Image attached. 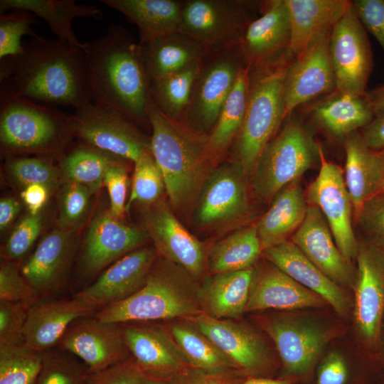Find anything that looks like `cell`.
<instances>
[{
	"mask_svg": "<svg viewBox=\"0 0 384 384\" xmlns=\"http://www.w3.org/2000/svg\"><path fill=\"white\" fill-rule=\"evenodd\" d=\"M0 92L53 106L77 110L92 102L82 48L39 35L23 51L0 60Z\"/></svg>",
	"mask_w": 384,
	"mask_h": 384,
	"instance_id": "cell-1",
	"label": "cell"
},
{
	"mask_svg": "<svg viewBox=\"0 0 384 384\" xmlns=\"http://www.w3.org/2000/svg\"><path fill=\"white\" fill-rule=\"evenodd\" d=\"M82 52L92 102L150 128L151 81L139 42L125 28L111 24L105 34L85 43Z\"/></svg>",
	"mask_w": 384,
	"mask_h": 384,
	"instance_id": "cell-2",
	"label": "cell"
},
{
	"mask_svg": "<svg viewBox=\"0 0 384 384\" xmlns=\"http://www.w3.org/2000/svg\"><path fill=\"white\" fill-rule=\"evenodd\" d=\"M151 153L164 178L171 207L183 210L198 197L210 173L208 134L164 114L150 100Z\"/></svg>",
	"mask_w": 384,
	"mask_h": 384,
	"instance_id": "cell-3",
	"label": "cell"
},
{
	"mask_svg": "<svg viewBox=\"0 0 384 384\" xmlns=\"http://www.w3.org/2000/svg\"><path fill=\"white\" fill-rule=\"evenodd\" d=\"M193 279L181 267L162 257L156 259L139 291L97 310L94 316L115 324L186 320L203 313L198 285Z\"/></svg>",
	"mask_w": 384,
	"mask_h": 384,
	"instance_id": "cell-4",
	"label": "cell"
},
{
	"mask_svg": "<svg viewBox=\"0 0 384 384\" xmlns=\"http://www.w3.org/2000/svg\"><path fill=\"white\" fill-rule=\"evenodd\" d=\"M73 137L71 115L0 92V144L6 154L61 157Z\"/></svg>",
	"mask_w": 384,
	"mask_h": 384,
	"instance_id": "cell-5",
	"label": "cell"
},
{
	"mask_svg": "<svg viewBox=\"0 0 384 384\" xmlns=\"http://www.w3.org/2000/svg\"><path fill=\"white\" fill-rule=\"evenodd\" d=\"M292 57L257 70H250V89L245 117L235 139L234 162L245 175L252 173L268 142L274 137L284 117L283 82Z\"/></svg>",
	"mask_w": 384,
	"mask_h": 384,
	"instance_id": "cell-6",
	"label": "cell"
},
{
	"mask_svg": "<svg viewBox=\"0 0 384 384\" xmlns=\"http://www.w3.org/2000/svg\"><path fill=\"white\" fill-rule=\"evenodd\" d=\"M316 146L301 123L287 122L268 142L252 171V188L259 199L271 201L285 186L299 180L312 166Z\"/></svg>",
	"mask_w": 384,
	"mask_h": 384,
	"instance_id": "cell-7",
	"label": "cell"
},
{
	"mask_svg": "<svg viewBox=\"0 0 384 384\" xmlns=\"http://www.w3.org/2000/svg\"><path fill=\"white\" fill-rule=\"evenodd\" d=\"M71 121L79 141L116 158L134 163L151 152L150 137L117 110L91 102L75 110Z\"/></svg>",
	"mask_w": 384,
	"mask_h": 384,
	"instance_id": "cell-8",
	"label": "cell"
},
{
	"mask_svg": "<svg viewBox=\"0 0 384 384\" xmlns=\"http://www.w3.org/2000/svg\"><path fill=\"white\" fill-rule=\"evenodd\" d=\"M244 66L238 44L210 50L202 60L183 122L208 135Z\"/></svg>",
	"mask_w": 384,
	"mask_h": 384,
	"instance_id": "cell-9",
	"label": "cell"
},
{
	"mask_svg": "<svg viewBox=\"0 0 384 384\" xmlns=\"http://www.w3.org/2000/svg\"><path fill=\"white\" fill-rule=\"evenodd\" d=\"M250 4L242 0L183 1L178 32L210 50L237 45L255 18Z\"/></svg>",
	"mask_w": 384,
	"mask_h": 384,
	"instance_id": "cell-10",
	"label": "cell"
},
{
	"mask_svg": "<svg viewBox=\"0 0 384 384\" xmlns=\"http://www.w3.org/2000/svg\"><path fill=\"white\" fill-rule=\"evenodd\" d=\"M329 52L340 95H365L373 68V56L365 28L351 1L330 33Z\"/></svg>",
	"mask_w": 384,
	"mask_h": 384,
	"instance_id": "cell-11",
	"label": "cell"
},
{
	"mask_svg": "<svg viewBox=\"0 0 384 384\" xmlns=\"http://www.w3.org/2000/svg\"><path fill=\"white\" fill-rule=\"evenodd\" d=\"M320 169L305 193L308 205L318 208L324 216L341 255L348 261L356 258L359 244L353 227V204L346 188L343 170L329 161L318 146Z\"/></svg>",
	"mask_w": 384,
	"mask_h": 384,
	"instance_id": "cell-12",
	"label": "cell"
},
{
	"mask_svg": "<svg viewBox=\"0 0 384 384\" xmlns=\"http://www.w3.org/2000/svg\"><path fill=\"white\" fill-rule=\"evenodd\" d=\"M144 207L142 228L158 255L181 267L194 279H200L207 268L203 242L183 225L166 201L161 199Z\"/></svg>",
	"mask_w": 384,
	"mask_h": 384,
	"instance_id": "cell-13",
	"label": "cell"
},
{
	"mask_svg": "<svg viewBox=\"0 0 384 384\" xmlns=\"http://www.w3.org/2000/svg\"><path fill=\"white\" fill-rule=\"evenodd\" d=\"M142 227L128 225L109 210L99 211L91 220L82 243L79 269L89 279L149 240Z\"/></svg>",
	"mask_w": 384,
	"mask_h": 384,
	"instance_id": "cell-14",
	"label": "cell"
},
{
	"mask_svg": "<svg viewBox=\"0 0 384 384\" xmlns=\"http://www.w3.org/2000/svg\"><path fill=\"white\" fill-rule=\"evenodd\" d=\"M235 319H218L203 313L186 319L206 335L248 377H263L274 370L271 354L262 337Z\"/></svg>",
	"mask_w": 384,
	"mask_h": 384,
	"instance_id": "cell-15",
	"label": "cell"
},
{
	"mask_svg": "<svg viewBox=\"0 0 384 384\" xmlns=\"http://www.w3.org/2000/svg\"><path fill=\"white\" fill-rule=\"evenodd\" d=\"M356 259L354 321L363 343L377 350L384 319V254L364 242L359 244Z\"/></svg>",
	"mask_w": 384,
	"mask_h": 384,
	"instance_id": "cell-16",
	"label": "cell"
},
{
	"mask_svg": "<svg viewBox=\"0 0 384 384\" xmlns=\"http://www.w3.org/2000/svg\"><path fill=\"white\" fill-rule=\"evenodd\" d=\"M58 346L80 359L90 372L102 370L132 356L121 324L100 321L94 316L73 322Z\"/></svg>",
	"mask_w": 384,
	"mask_h": 384,
	"instance_id": "cell-17",
	"label": "cell"
},
{
	"mask_svg": "<svg viewBox=\"0 0 384 384\" xmlns=\"http://www.w3.org/2000/svg\"><path fill=\"white\" fill-rule=\"evenodd\" d=\"M331 31L321 34L289 62L283 82L285 117L299 105L335 90L329 52Z\"/></svg>",
	"mask_w": 384,
	"mask_h": 384,
	"instance_id": "cell-18",
	"label": "cell"
},
{
	"mask_svg": "<svg viewBox=\"0 0 384 384\" xmlns=\"http://www.w3.org/2000/svg\"><path fill=\"white\" fill-rule=\"evenodd\" d=\"M265 330L281 359L280 378L308 379L326 342V334L312 324L285 316L268 319Z\"/></svg>",
	"mask_w": 384,
	"mask_h": 384,
	"instance_id": "cell-19",
	"label": "cell"
},
{
	"mask_svg": "<svg viewBox=\"0 0 384 384\" xmlns=\"http://www.w3.org/2000/svg\"><path fill=\"white\" fill-rule=\"evenodd\" d=\"M262 15L245 28L238 47L250 71L271 65L289 53L291 27L286 0L263 4Z\"/></svg>",
	"mask_w": 384,
	"mask_h": 384,
	"instance_id": "cell-20",
	"label": "cell"
},
{
	"mask_svg": "<svg viewBox=\"0 0 384 384\" xmlns=\"http://www.w3.org/2000/svg\"><path fill=\"white\" fill-rule=\"evenodd\" d=\"M245 174L235 162L212 171L199 195L196 220L201 228H214L238 220L248 213L250 203Z\"/></svg>",
	"mask_w": 384,
	"mask_h": 384,
	"instance_id": "cell-21",
	"label": "cell"
},
{
	"mask_svg": "<svg viewBox=\"0 0 384 384\" xmlns=\"http://www.w3.org/2000/svg\"><path fill=\"white\" fill-rule=\"evenodd\" d=\"M152 246H143L115 261L91 284L73 297L93 306L97 311L121 302L139 291L157 259Z\"/></svg>",
	"mask_w": 384,
	"mask_h": 384,
	"instance_id": "cell-22",
	"label": "cell"
},
{
	"mask_svg": "<svg viewBox=\"0 0 384 384\" xmlns=\"http://www.w3.org/2000/svg\"><path fill=\"white\" fill-rule=\"evenodd\" d=\"M121 325L126 344L142 375L167 379L191 368L169 331L133 322Z\"/></svg>",
	"mask_w": 384,
	"mask_h": 384,
	"instance_id": "cell-23",
	"label": "cell"
},
{
	"mask_svg": "<svg viewBox=\"0 0 384 384\" xmlns=\"http://www.w3.org/2000/svg\"><path fill=\"white\" fill-rule=\"evenodd\" d=\"M76 252L75 233L57 228L41 240L32 255L21 265L22 274L41 299L56 292L65 284Z\"/></svg>",
	"mask_w": 384,
	"mask_h": 384,
	"instance_id": "cell-24",
	"label": "cell"
},
{
	"mask_svg": "<svg viewBox=\"0 0 384 384\" xmlns=\"http://www.w3.org/2000/svg\"><path fill=\"white\" fill-rule=\"evenodd\" d=\"M291 240L322 272L343 286H354L356 272L338 250L330 228L316 206L308 205L304 221Z\"/></svg>",
	"mask_w": 384,
	"mask_h": 384,
	"instance_id": "cell-25",
	"label": "cell"
},
{
	"mask_svg": "<svg viewBox=\"0 0 384 384\" xmlns=\"http://www.w3.org/2000/svg\"><path fill=\"white\" fill-rule=\"evenodd\" d=\"M97 310L73 297L68 299L39 301L29 307L23 329V342L29 348L43 353L58 346L75 321L92 316Z\"/></svg>",
	"mask_w": 384,
	"mask_h": 384,
	"instance_id": "cell-26",
	"label": "cell"
},
{
	"mask_svg": "<svg viewBox=\"0 0 384 384\" xmlns=\"http://www.w3.org/2000/svg\"><path fill=\"white\" fill-rule=\"evenodd\" d=\"M268 262L254 267L245 312L270 309L292 310L326 304L319 295Z\"/></svg>",
	"mask_w": 384,
	"mask_h": 384,
	"instance_id": "cell-27",
	"label": "cell"
},
{
	"mask_svg": "<svg viewBox=\"0 0 384 384\" xmlns=\"http://www.w3.org/2000/svg\"><path fill=\"white\" fill-rule=\"evenodd\" d=\"M262 255L297 283L322 297L338 313H347L348 301L340 286L311 262L291 240L264 250Z\"/></svg>",
	"mask_w": 384,
	"mask_h": 384,
	"instance_id": "cell-28",
	"label": "cell"
},
{
	"mask_svg": "<svg viewBox=\"0 0 384 384\" xmlns=\"http://www.w3.org/2000/svg\"><path fill=\"white\" fill-rule=\"evenodd\" d=\"M254 267L210 274L198 285L203 313L218 319H237L245 312Z\"/></svg>",
	"mask_w": 384,
	"mask_h": 384,
	"instance_id": "cell-29",
	"label": "cell"
},
{
	"mask_svg": "<svg viewBox=\"0 0 384 384\" xmlns=\"http://www.w3.org/2000/svg\"><path fill=\"white\" fill-rule=\"evenodd\" d=\"M350 2L346 0H286L291 27L289 49L291 56H298L318 36L331 31Z\"/></svg>",
	"mask_w": 384,
	"mask_h": 384,
	"instance_id": "cell-30",
	"label": "cell"
},
{
	"mask_svg": "<svg viewBox=\"0 0 384 384\" xmlns=\"http://www.w3.org/2000/svg\"><path fill=\"white\" fill-rule=\"evenodd\" d=\"M308 210L299 180L283 188L255 223L262 251L288 240L304 221Z\"/></svg>",
	"mask_w": 384,
	"mask_h": 384,
	"instance_id": "cell-31",
	"label": "cell"
},
{
	"mask_svg": "<svg viewBox=\"0 0 384 384\" xmlns=\"http://www.w3.org/2000/svg\"><path fill=\"white\" fill-rule=\"evenodd\" d=\"M140 46L151 82L201 60L210 50L206 46L179 32L158 37Z\"/></svg>",
	"mask_w": 384,
	"mask_h": 384,
	"instance_id": "cell-32",
	"label": "cell"
},
{
	"mask_svg": "<svg viewBox=\"0 0 384 384\" xmlns=\"http://www.w3.org/2000/svg\"><path fill=\"white\" fill-rule=\"evenodd\" d=\"M138 28L139 43L178 32L183 1L101 0Z\"/></svg>",
	"mask_w": 384,
	"mask_h": 384,
	"instance_id": "cell-33",
	"label": "cell"
},
{
	"mask_svg": "<svg viewBox=\"0 0 384 384\" xmlns=\"http://www.w3.org/2000/svg\"><path fill=\"white\" fill-rule=\"evenodd\" d=\"M12 10H25L47 22L57 38L83 48L72 27L75 18L100 19L103 13L94 5L77 4L75 0H1L0 14Z\"/></svg>",
	"mask_w": 384,
	"mask_h": 384,
	"instance_id": "cell-34",
	"label": "cell"
},
{
	"mask_svg": "<svg viewBox=\"0 0 384 384\" xmlns=\"http://www.w3.org/2000/svg\"><path fill=\"white\" fill-rule=\"evenodd\" d=\"M344 147L346 164L343 178L356 220L365 203L376 194L379 154L369 149L356 131L346 137Z\"/></svg>",
	"mask_w": 384,
	"mask_h": 384,
	"instance_id": "cell-35",
	"label": "cell"
},
{
	"mask_svg": "<svg viewBox=\"0 0 384 384\" xmlns=\"http://www.w3.org/2000/svg\"><path fill=\"white\" fill-rule=\"evenodd\" d=\"M250 81L249 68L244 66L208 134L206 154L211 163L226 153L240 130L247 107Z\"/></svg>",
	"mask_w": 384,
	"mask_h": 384,
	"instance_id": "cell-36",
	"label": "cell"
},
{
	"mask_svg": "<svg viewBox=\"0 0 384 384\" xmlns=\"http://www.w3.org/2000/svg\"><path fill=\"white\" fill-rule=\"evenodd\" d=\"M336 94L314 109L316 121L332 134L346 137L373 119L374 110L366 93L361 96Z\"/></svg>",
	"mask_w": 384,
	"mask_h": 384,
	"instance_id": "cell-37",
	"label": "cell"
},
{
	"mask_svg": "<svg viewBox=\"0 0 384 384\" xmlns=\"http://www.w3.org/2000/svg\"><path fill=\"white\" fill-rule=\"evenodd\" d=\"M169 332L193 368L213 373H240L237 366L201 331L186 320Z\"/></svg>",
	"mask_w": 384,
	"mask_h": 384,
	"instance_id": "cell-38",
	"label": "cell"
},
{
	"mask_svg": "<svg viewBox=\"0 0 384 384\" xmlns=\"http://www.w3.org/2000/svg\"><path fill=\"white\" fill-rule=\"evenodd\" d=\"M262 254L256 225L239 229L213 245L208 253L210 274L245 270Z\"/></svg>",
	"mask_w": 384,
	"mask_h": 384,
	"instance_id": "cell-39",
	"label": "cell"
},
{
	"mask_svg": "<svg viewBox=\"0 0 384 384\" xmlns=\"http://www.w3.org/2000/svg\"><path fill=\"white\" fill-rule=\"evenodd\" d=\"M202 60L180 71L151 82V99L169 117L184 121Z\"/></svg>",
	"mask_w": 384,
	"mask_h": 384,
	"instance_id": "cell-40",
	"label": "cell"
},
{
	"mask_svg": "<svg viewBox=\"0 0 384 384\" xmlns=\"http://www.w3.org/2000/svg\"><path fill=\"white\" fill-rule=\"evenodd\" d=\"M116 159L80 141L60 157L59 169L63 180L84 186L95 194L103 186L107 167Z\"/></svg>",
	"mask_w": 384,
	"mask_h": 384,
	"instance_id": "cell-41",
	"label": "cell"
},
{
	"mask_svg": "<svg viewBox=\"0 0 384 384\" xmlns=\"http://www.w3.org/2000/svg\"><path fill=\"white\" fill-rule=\"evenodd\" d=\"M43 355L23 341L0 343V384H36Z\"/></svg>",
	"mask_w": 384,
	"mask_h": 384,
	"instance_id": "cell-42",
	"label": "cell"
},
{
	"mask_svg": "<svg viewBox=\"0 0 384 384\" xmlns=\"http://www.w3.org/2000/svg\"><path fill=\"white\" fill-rule=\"evenodd\" d=\"M5 171L9 178L22 188L33 184L46 186L52 192L58 190L63 179L53 158L43 156H23L6 154Z\"/></svg>",
	"mask_w": 384,
	"mask_h": 384,
	"instance_id": "cell-43",
	"label": "cell"
},
{
	"mask_svg": "<svg viewBox=\"0 0 384 384\" xmlns=\"http://www.w3.org/2000/svg\"><path fill=\"white\" fill-rule=\"evenodd\" d=\"M134 164L132 187L126 211L134 203L147 206L157 202L166 191L162 174L151 152L142 156Z\"/></svg>",
	"mask_w": 384,
	"mask_h": 384,
	"instance_id": "cell-44",
	"label": "cell"
},
{
	"mask_svg": "<svg viewBox=\"0 0 384 384\" xmlns=\"http://www.w3.org/2000/svg\"><path fill=\"white\" fill-rule=\"evenodd\" d=\"M92 195L87 187L63 180L58 194V228L75 233L88 216Z\"/></svg>",
	"mask_w": 384,
	"mask_h": 384,
	"instance_id": "cell-45",
	"label": "cell"
},
{
	"mask_svg": "<svg viewBox=\"0 0 384 384\" xmlns=\"http://www.w3.org/2000/svg\"><path fill=\"white\" fill-rule=\"evenodd\" d=\"M61 351L43 352L36 384H84L89 372L87 366Z\"/></svg>",
	"mask_w": 384,
	"mask_h": 384,
	"instance_id": "cell-46",
	"label": "cell"
},
{
	"mask_svg": "<svg viewBox=\"0 0 384 384\" xmlns=\"http://www.w3.org/2000/svg\"><path fill=\"white\" fill-rule=\"evenodd\" d=\"M36 16L25 10H12L0 14V60L16 56L23 51L24 36H38L32 26Z\"/></svg>",
	"mask_w": 384,
	"mask_h": 384,
	"instance_id": "cell-47",
	"label": "cell"
},
{
	"mask_svg": "<svg viewBox=\"0 0 384 384\" xmlns=\"http://www.w3.org/2000/svg\"><path fill=\"white\" fill-rule=\"evenodd\" d=\"M41 297L22 274L18 262L3 260L0 267V301L29 308Z\"/></svg>",
	"mask_w": 384,
	"mask_h": 384,
	"instance_id": "cell-48",
	"label": "cell"
},
{
	"mask_svg": "<svg viewBox=\"0 0 384 384\" xmlns=\"http://www.w3.org/2000/svg\"><path fill=\"white\" fill-rule=\"evenodd\" d=\"M41 213H28L15 226L1 252L4 260L18 262L31 248L43 227Z\"/></svg>",
	"mask_w": 384,
	"mask_h": 384,
	"instance_id": "cell-49",
	"label": "cell"
},
{
	"mask_svg": "<svg viewBox=\"0 0 384 384\" xmlns=\"http://www.w3.org/2000/svg\"><path fill=\"white\" fill-rule=\"evenodd\" d=\"M356 220L368 237V243L384 254V194L368 200Z\"/></svg>",
	"mask_w": 384,
	"mask_h": 384,
	"instance_id": "cell-50",
	"label": "cell"
},
{
	"mask_svg": "<svg viewBox=\"0 0 384 384\" xmlns=\"http://www.w3.org/2000/svg\"><path fill=\"white\" fill-rule=\"evenodd\" d=\"M124 160L116 159L107 167L103 178L110 198V210L117 218H122L126 211L128 174Z\"/></svg>",
	"mask_w": 384,
	"mask_h": 384,
	"instance_id": "cell-51",
	"label": "cell"
},
{
	"mask_svg": "<svg viewBox=\"0 0 384 384\" xmlns=\"http://www.w3.org/2000/svg\"><path fill=\"white\" fill-rule=\"evenodd\" d=\"M29 308L0 301V343L23 341V329Z\"/></svg>",
	"mask_w": 384,
	"mask_h": 384,
	"instance_id": "cell-52",
	"label": "cell"
},
{
	"mask_svg": "<svg viewBox=\"0 0 384 384\" xmlns=\"http://www.w3.org/2000/svg\"><path fill=\"white\" fill-rule=\"evenodd\" d=\"M348 363L338 353L328 354L316 370L314 384H356Z\"/></svg>",
	"mask_w": 384,
	"mask_h": 384,
	"instance_id": "cell-53",
	"label": "cell"
},
{
	"mask_svg": "<svg viewBox=\"0 0 384 384\" xmlns=\"http://www.w3.org/2000/svg\"><path fill=\"white\" fill-rule=\"evenodd\" d=\"M142 376L132 356L97 372H88L84 384H137Z\"/></svg>",
	"mask_w": 384,
	"mask_h": 384,
	"instance_id": "cell-54",
	"label": "cell"
},
{
	"mask_svg": "<svg viewBox=\"0 0 384 384\" xmlns=\"http://www.w3.org/2000/svg\"><path fill=\"white\" fill-rule=\"evenodd\" d=\"M351 3L365 29L384 50V0H355Z\"/></svg>",
	"mask_w": 384,
	"mask_h": 384,
	"instance_id": "cell-55",
	"label": "cell"
},
{
	"mask_svg": "<svg viewBox=\"0 0 384 384\" xmlns=\"http://www.w3.org/2000/svg\"><path fill=\"white\" fill-rule=\"evenodd\" d=\"M239 373H213L190 368L176 376L177 384H241Z\"/></svg>",
	"mask_w": 384,
	"mask_h": 384,
	"instance_id": "cell-56",
	"label": "cell"
},
{
	"mask_svg": "<svg viewBox=\"0 0 384 384\" xmlns=\"http://www.w3.org/2000/svg\"><path fill=\"white\" fill-rule=\"evenodd\" d=\"M361 136L369 149L375 152L384 151V110L375 112L370 122L362 128Z\"/></svg>",
	"mask_w": 384,
	"mask_h": 384,
	"instance_id": "cell-57",
	"label": "cell"
},
{
	"mask_svg": "<svg viewBox=\"0 0 384 384\" xmlns=\"http://www.w3.org/2000/svg\"><path fill=\"white\" fill-rule=\"evenodd\" d=\"M50 193V189L45 186L33 184L22 188L20 196L29 213L35 215L41 213Z\"/></svg>",
	"mask_w": 384,
	"mask_h": 384,
	"instance_id": "cell-58",
	"label": "cell"
},
{
	"mask_svg": "<svg viewBox=\"0 0 384 384\" xmlns=\"http://www.w3.org/2000/svg\"><path fill=\"white\" fill-rule=\"evenodd\" d=\"M21 209V202L14 197H5L0 201V230H6L14 222Z\"/></svg>",
	"mask_w": 384,
	"mask_h": 384,
	"instance_id": "cell-59",
	"label": "cell"
},
{
	"mask_svg": "<svg viewBox=\"0 0 384 384\" xmlns=\"http://www.w3.org/2000/svg\"><path fill=\"white\" fill-rule=\"evenodd\" d=\"M298 382L291 378L247 377L241 384H297Z\"/></svg>",
	"mask_w": 384,
	"mask_h": 384,
	"instance_id": "cell-60",
	"label": "cell"
},
{
	"mask_svg": "<svg viewBox=\"0 0 384 384\" xmlns=\"http://www.w3.org/2000/svg\"><path fill=\"white\" fill-rule=\"evenodd\" d=\"M366 96L372 106L374 113L377 111L384 110V85L370 92H366Z\"/></svg>",
	"mask_w": 384,
	"mask_h": 384,
	"instance_id": "cell-61",
	"label": "cell"
},
{
	"mask_svg": "<svg viewBox=\"0 0 384 384\" xmlns=\"http://www.w3.org/2000/svg\"><path fill=\"white\" fill-rule=\"evenodd\" d=\"M380 159L379 174L375 195L384 194V151L378 152Z\"/></svg>",
	"mask_w": 384,
	"mask_h": 384,
	"instance_id": "cell-62",
	"label": "cell"
},
{
	"mask_svg": "<svg viewBox=\"0 0 384 384\" xmlns=\"http://www.w3.org/2000/svg\"><path fill=\"white\" fill-rule=\"evenodd\" d=\"M176 376L167 379H159L142 375L137 384H177Z\"/></svg>",
	"mask_w": 384,
	"mask_h": 384,
	"instance_id": "cell-63",
	"label": "cell"
},
{
	"mask_svg": "<svg viewBox=\"0 0 384 384\" xmlns=\"http://www.w3.org/2000/svg\"><path fill=\"white\" fill-rule=\"evenodd\" d=\"M378 349H380V352L382 351V353H380V355H381V363L384 368V319H383V326H382V329H381V333H380V341H379V344H378Z\"/></svg>",
	"mask_w": 384,
	"mask_h": 384,
	"instance_id": "cell-64",
	"label": "cell"
}]
</instances>
